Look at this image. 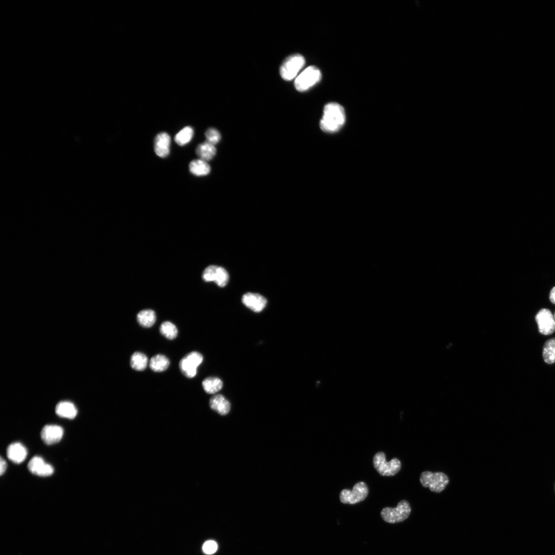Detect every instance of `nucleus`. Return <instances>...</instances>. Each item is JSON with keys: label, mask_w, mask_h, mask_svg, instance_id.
<instances>
[{"label": "nucleus", "mask_w": 555, "mask_h": 555, "mask_svg": "<svg viewBox=\"0 0 555 555\" xmlns=\"http://www.w3.org/2000/svg\"><path fill=\"white\" fill-rule=\"evenodd\" d=\"M346 121V114L340 104L331 102L325 105L320 126L324 132L333 133L339 130Z\"/></svg>", "instance_id": "nucleus-1"}, {"label": "nucleus", "mask_w": 555, "mask_h": 555, "mask_svg": "<svg viewBox=\"0 0 555 555\" xmlns=\"http://www.w3.org/2000/svg\"><path fill=\"white\" fill-rule=\"evenodd\" d=\"M321 79V73L317 67L306 68L296 78L294 85L299 92H305L318 83Z\"/></svg>", "instance_id": "nucleus-2"}, {"label": "nucleus", "mask_w": 555, "mask_h": 555, "mask_svg": "<svg viewBox=\"0 0 555 555\" xmlns=\"http://www.w3.org/2000/svg\"><path fill=\"white\" fill-rule=\"evenodd\" d=\"M306 64L305 58L300 54H295L288 57L280 68L282 78L286 81H291L296 78Z\"/></svg>", "instance_id": "nucleus-3"}, {"label": "nucleus", "mask_w": 555, "mask_h": 555, "mask_svg": "<svg viewBox=\"0 0 555 555\" xmlns=\"http://www.w3.org/2000/svg\"><path fill=\"white\" fill-rule=\"evenodd\" d=\"M420 482L424 487L429 488L431 491L440 493L448 484L449 479L444 473L426 471L420 476Z\"/></svg>", "instance_id": "nucleus-4"}, {"label": "nucleus", "mask_w": 555, "mask_h": 555, "mask_svg": "<svg viewBox=\"0 0 555 555\" xmlns=\"http://www.w3.org/2000/svg\"><path fill=\"white\" fill-rule=\"evenodd\" d=\"M411 509L408 502L400 501L396 507H386L382 510L381 516L385 521L390 523H396L407 519L411 513Z\"/></svg>", "instance_id": "nucleus-5"}, {"label": "nucleus", "mask_w": 555, "mask_h": 555, "mask_svg": "<svg viewBox=\"0 0 555 555\" xmlns=\"http://www.w3.org/2000/svg\"><path fill=\"white\" fill-rule=\"evenodd\" d=\"M373 465L375 469L383 476H393L399 472L401 464L397 458H394L388 462L386 455L383 452L376 454L373 458Z\"/></svg>", "instance_id": "nucleus-6"}, {"label": "nucleus", "mask_w": 555, "mask_h": 555, "mask_svg": "<svg viewBox=\"0 0 555 555\" xmlns=\"http://www.w3.org/2000/svg\"><path fill=\"white\" fill-rule=\"evenodd\" d=\"M369 489L363 482L357 483L353 490L346 489L340 493V500L343 504H355L364 501L368 496Z\"/></svg>", "instance_id": "nucleus-7"}, {"label": "nucleus", "mask_w": 555, "mask_h": 555, "mask_svg": "<svg viewBox=\"0 0 555 555\" xmlns=\"http://www.w3.org/2000/svg\"><path fill=\"white\" fill-rule=\"evenodd\" d=\"M203 357L198 352H192L180 361L179 366L184 376L188 379L196 377L198 367L202 363Z\"/></svg>", "instance_id": "nucleus-8"}, {"label": "nucleus", "mask_w": 555, "mask_h": 555, "mask_svg": "<svg viewBox=\"0 0 555 555\" xmlns=\"http://www.w3.org/2000/svg\"><path fill=\"white\" fill-rule=\"evenodd\" d=\"M539 331L544 335H549L555 331V320L550 310L543 309L540 310L535 317Z\"/></svg>", "instance_id": "nucleus-9"}, {"label": "nucleus", "mask_w": 555, "mask_h": 555, "mask_svg": "<svg viewBox=\"0 0 555 555\" xmlns=\"http://www.w3.org/2000/svg\"><path fill=\"white\" fill-rule=\"evenodd\" d=\"M28 469L33 475L43 477L51 476L54 472L53 467L38 456H35L30 460Z\"/></svg>", "instance_id": "nucleus-10"}, {"label": "nucleus", "mask_w": 555, "mask_h": 555, "mask_svg": "<svg viewBox=\"0 0 555 555\" xmlns=\"http://www.w3.org/2000/svg\"><path fill=\"white\" fill-rule=\"evenodd\" d=\"M64 433V429L58 425L45 426L41 432V438L45 444L54 445L61 441Z\"/></svg>", "instance_id": "nucleus-11"}, {"label": "nucleus", "mask_w": 555, "mask_h": 555, "mask_svg": "<svg viewBox=\"0 0 555 555\" xmlns=\"http://www.w3.org/2000/svg\"><path fill=\"white\" fill-rule=\"evenodd\" d=\"M243 304L252 311L259 313L267 305V300L259 294L247 293L242 297Z\"/></svg>", "instance_id": "nucleus-12"}, {"label": "nucleus", "mask_w": 555, "mask_h": 555, "mask_svg": "<svg viewBox=\"0 0 555 555\" xmlns=\"http://www.w3.org/2000/svg\"><path fill=\"white\" fill-rule=\"evenodd\" d=\"M170 143L171 138L167 133L162 132L158 134L155 140L156 154L161 158L168 157L170 153Z\"/></svg>", "instance_id": "nucleus-13"}, {"label": "nucleus", "mask_w": 555, "mask_h": 555, "mask_svg": "<svg viewBox=\"0 0 555 555\" xmlns=\"http://www.w3.org/2000/svg\"><path fill=\"white\" fill-rule=\"evenodd\" d=\"M27 451L25 446L20 443H13L10 444L7 449V457L12 462L16 464L22 463L26 458Z\"/></svg>", "instance_id": "nucleus-14"}, {"label": "nucleus", "mask_w": 555, "mask_h": 555, "mask_svg": "<svg viewBox=\"0 0 555 555\" xmlns=\"http://www.w3.org/2000/svg\"><path fill=\"white\" fill-rule=\"evenodd\" d=\"M210 407L221 415H227L231 410V403L224 396L217 395L213 396L209 401Z\"/></svg>", "instance_id": "nucleus-15"}, {"label": "nucleus", "mask_w": 555, "mask_h": 555, "mask_svg": "<svg viewBox=\"0 0 555 555\" xmlns=\"http://www.w3.org/2000/svg\"><path fill=\"white\" fill-rule=\"evenodd\" d=\"M55 411L59 416L68 419H74L77 416L78 413L76 406L73 403L67 401L58 403Z\"/></svg>", "instance_id": "nucleus-16"}, {"label": "nucleus", "mask_w": 555, "mask_h": 555, "mask_svg": "<svg viewBox=\"0 0 555 555\" xmlns=\"http://www.w3.org/2000/svg\"><path fill=\"white\" fill-rule=\"evenodd\" d=\"M196 152L200 159L207 161L214 158L217 150L215 145L206 141L198 145Z\"/></svg>", "instance_id": "nucleus-17"}, {"label": "nucleus", "mask_w": 555, "mask_h": 555, "mask_svg": "<svg viewBox=\"0 0 555 555\" xmlns=\"http://www.w3.org/2000/svg\"><path fill=\"white\" fill-rule=\"evenodd\" d=\"M190 172L196 176H205L211 172V168L207 161L202 159H194L189 164Z\"/></svg>", "instance_id": "nucleus-18"}, {"label": "nucleus", "mask_w": 555, "mask_h": 555, "mask_svg": "<svg viewBox=\"0 0 555 555\" xmlns=\"http://www.w3.org/2000/svg\"><path fill=\"white\" fill-rule=\"evenodd\" d=\"M170 365L168 358L160 354L154 356L150 361L149 366L156 372H161L166 370Z\"/></svg>", "instance_id": "nucleus-19"}, {"label": "nucleus", "mask_w": 555, "mask_h": 555, "mask_svg": "<svg viewBox=\"0 0 555 555\" xmlns=\"http://www.w3.org/2000/svg\"><path fill=\"white\" fill-rule=\"evenodd\" d=\"M138 321L144 327L149 328L154 325L157 319L155 311L145 310L141 311L137 316Z\"/></svg>", "instance_id": "nucleus-20"}, {"label": "nucleus", "mask_w": 555, "mask_h": 555, "mask_svg": "<svg viewBox=\"0 0 555 555\" xmlns=\"http://www.w3.org/2000/svg\"><path fill=\"white\" fill-rule=\"evenodd\" d=\"M222 381L218 378L210 377L205 379L202 386L205 392L210 395H214L221 391L223 388Z\"/></svg>", "instance_id": "nucleus-21"}, {"label": "nucleus", "mask_w": 555, "mask_h": 555, "mask_svg": "<svg viewBox=\"0 0 555 555\" xmlns=\"http://www.w3.org/2000/svg\"><path fill=\"white\" fill-rule=\"evenodd\" d=\"M148 359L147 356L141 352H135L131 356L130 365L135 370L142 371L147 367Z\"/></svg>", "instance_id": "nucleus-22"}, {"label": "nucleus", "mask_w": 555, "mask_h": 555, "mask_svg": "<svg viewBox=\"0 0 555 555\" xmlns=\"http://www.w3.org/2000/svg\"><path fill=\"white\" fill-rule=\"evenodd\" d=\"M543 357L546 363L553 364L555 363V338L548 340L545 343Z\"/></svg>", "instance_id": "nucleus-23"}, {"label": "nucleus", "mask_w": 555, "mask_h": 555, "mask_svg": "<svg viewBox=\"0 0 555 555\" xmlns=\"http://www.w3.org/2000/svg\"><path fill=\"white\" fill-rule=\"evenodd\" d=\"M193 134V130L191 127H186L176 135L175 141L179 146H183L190 142Z\"/></svg>", "instance_id": "nucleus-24"}, {"label": "nucleus", "mask_w": 555, "mask_h": 555, "mask_svg": "<svg viewBox=\"0 0 555 555\" xmlns=\"http://www.w3.org/2000/svg\"><path fill=\"white\" fill-rule=\"evenodd\" d=\"M160 332L168 339L173 340L177 337L178 330L174 324L169 321H166L161 324Z\"/></svg>", "instance_id": "nucleus-25"}, {"label": "nucleus", "mask_w": 555, "mask_h": 555, "mask_svg": "<svg viewBox=\"0 0 555 555\" xmlns=\"http://www.w3.org/2000/svg\"><path fill=\"white\" fill-rule=\"evenodd\" d=\"M229 280V275L226 269L218 266L214 277V282L221 288L226 287Z\"/></svg>", "instance_id": "nucleus-26"}, {"label": "nucleus", "mask_w": 555, "mask_h": 555, "mask_svg": "<svg viewBox=\"0 0 555 555\" xmlns=\"http://www.w3.org/2000/svg\"><path fill=\"white\" fill-rule=\"evenodd\" d=\"M205 136L207 142L214 145L218 144L221 139L220 132L214 128H210L208 129L205 133Z\"/></svg>", "instance_id": "nucleus-27"}, {"label": "nucleus", "mask_w": 555, "mask_h": 555, "mask_svg": "<svg viewBox=\"0 0 555 555\" xmlns=\"http://www.w3.org/2000/svg\"><path fill=\"white\" fill-rule=\"evenodd\" d=\"M218 266L210 265L206 267L203 273V279L206 282H214V276Z\"/></svg>", "instance_id": "nucleus-28"}, {"label": "nucleus", "mask_w": 555, "mask_h": 555, "mask_svg": "<svg viewBox=\"0 0 555 555\" xmlns=\"http://www.w3.org/2000/svg\"><path fill=\"white\" fill-rule=\"evenodd\" d=\"M218 545L214 541L206 542L203 546V552L207 555H212L218 550Z\"/></svg>", "instance_id": "nucleus-29"}, {"label": "nucleus", "mask_w": 555, "mask_h": 555, "mask_svg": "<svg viewBox=\"0 0 555 555\" xmlns=\"http://www.w3.org/2000/svg\"><path fill=\"white\" fill-rule=\"evenodd\" d=\"M7 469V463L2 457L0 459V475L2 476L6 472Z\"/></svg>", "instance_id": "nucleus-30"}, {"label": "nucleus", "mask_w": 555, "mask_h": 555, "mask_svg": "<svg viewBox=\"0 0 555 555\" xmlns=\"http://www.w3.org/2000/svg\"><path fill=\"white\" fill-rule=\"evenodd\" d=\"M550 300L552 304L555 305V287L551 291L550 293Z\"/></svg>", "instance_id": "nucleus-31"}, {"label": "nucleus", "mask_w": 555, "mask_h": 555, "mask_svg": "<svg viewBox=\"0 0 555 555\" xmlns=\"http://www.w3.org/2000/svg\"><path fill=\"white\" fill-rule=\"evenodd\" d=\"M554 318H555V314H554Z\"/></svg>", "instance_id": "nucleus-32"}]
</instances>
